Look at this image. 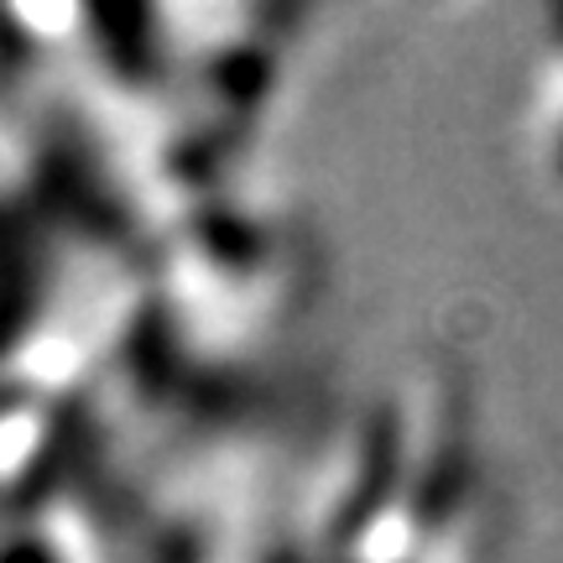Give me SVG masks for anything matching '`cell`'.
Returning a JSON list of instances; mask_svg holds the SVG:
<instances>
[{"mask_svg": "<svg viewBox=\"0 0 563 563\" xmlns=\"http://www.w3.org/2000/svg\"><path fill=\"white\" fill-rule=\"evenodd\" d=\"M543 152L553 162V178L563 183V58L553 63V74L543 84Z\"/></svg>", "mask_w": 563, "mask_h": 563, "instance_id": "cell-1", "label": "cell"}]
</instances>
